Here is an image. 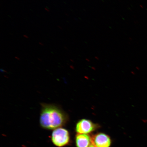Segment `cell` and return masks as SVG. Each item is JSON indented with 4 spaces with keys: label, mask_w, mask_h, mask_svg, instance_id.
I'll use <instances>...</instances> for the list:
<instances>
[{
    "label": "cell",
    "mask_w": 147,
    "mask_h": 147,
    "mask_svg": "<svg viewBox=\"0 0 147 147\" xmlns=\"http://www.w3.org/2000/svg\"><path fill=\"white\" fill-rule=\"evenodd\" d=\"M89 147H95L94 146H93V145L92 144Z\"/></svg>",
    "instance_id": "obj_6"
},
{
    "label": "cell",
    "mask_w": 147,
    "mask_h": 147,
    "mask_svg": "<svg viewBox=\"0 0 147 147\" xmlns=\"http://www.w3.org/2000/svg\"><path fill=\"white\" fill-rule=\"evenodd\" d=\"M51 140L53 143L57 146H65L69 142V132L63 128L60 127L56 129L53 132Z\"/></svg>",
    "instance_id": "obj_2"
},
{
    "label": "cell",
    "mask_w": 147,
    "mask_h": 147,
    "mask_svg": "<svg viewBox=\"0 0 147 147\" xmlns=\"http://www.w3.org/2000/svg\"><path fill=\"white\" fill-rule=\"evenodd\" d=\"M40 123L42 127L55 129L65 125L68 115L59 106L54 104H41Z\"/></svg>",
    "instance_id": "obj_1"
},
{
    "label": "cell",
    "mask_w": 147,
    "mask_h": 147,
    "mask_svg": "<svg viewBox=\"0 0 147 147\" xmlns=\"http://www.w3.org/2000/svg\"><path fill=\"white\" fill-rule=\"evenodd\" d=\"M45 9L46 10H47V11H48V12H49V10H48V9H47L45 8Z\"/></svg>",
    "instance_id": "obj_8"
},
{
    "label": "cell",
    "mask_w": 147,
    "mask_h": 147,
    "mask_svg": "<svg viewBox=\"0 0 147 147\" xmlns=\"http://www.w3.org/2000/svg\"><path fill=\"white\" fill-rule=\"evenodd\" d=\"M77 147H89L91 143V137L88 134H78L76 137Z\"/></svg>",
    "instance_id": "obj_5"
},
{
    "label": "cell",
    "mask_w": 147,
    "mask_h": 147,
    "mask_svg": "<svg viewBox=\"0 0 147 147\" xmlns=\"http://www.w3.org/2000/svg\"><path fill=\"white\" fill-rule=\"evenodd\" d=\"M40 43V45H43V44H42V43Z\"/></svg>",
    "instance_id": "obj_9"
},
{
    "label": "cell",
    "mask_w": 147,
    "mask_h": 147,
    "mask_svg": "<svg viewBox=\"0 0 147 147\" xmlns=\"http://www.w3.org/2000/svg\"><path fill=\"white\" fill-rule=\"evenodd\" d=\"M91 143L95 147H110L111 140L106 134L99 133L92 136Z\"/></svg>",
    "instance_id": "obj_4"
},
{
    "label": "cell",
    "mask_w": 147,
    "mask_h": 147,
    "mask_svg": "<svg viewBox=\"0 0 147 147\" xmlns=\"http://www.w3.org/2000/svg\"><path fill=\"white\" fill-rule=\"evenodd\" d=\"M99 127L98 124L94 123L91 120L82 119L77 123L76 131L78 134H88L94 131Z\"/></svg>",
    "instance_id": "obj_3"
},
{
    "label": "cell",
    "mask_w": 147,
    "mask_h": 147,
    "mask_svg": "<svg viewBox=\"0 0 147 147\" xmlns=\"http://www.w3.org/2000/svg\"><path fill=\"white\" fill-rule=\"evenodd\" d=\"M24 36L26 38H28V36H27L24 35Z\"/></svg>",
    "instance_id": "obj_7"
}]
</instances>
